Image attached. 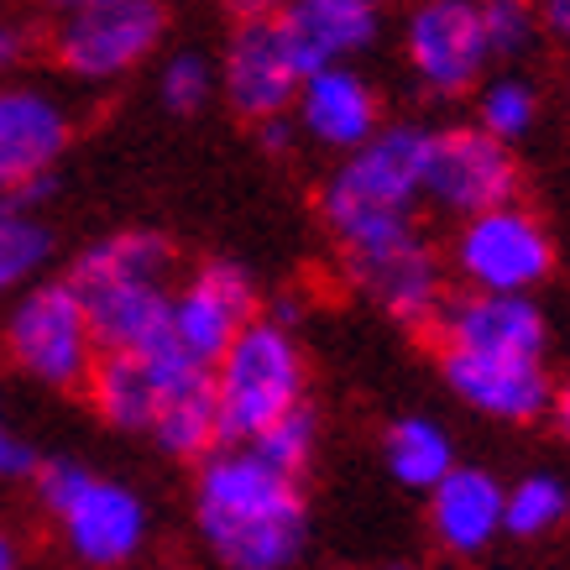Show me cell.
<instances>
[{
	"instance_id": "603a6c76",
	"label": "cell",
	"mask_w": 570,
	"mask_h": 570,
	"mask_svg": "<svg viewBox=\"0 0 570 570\" xmlns=\"http://www.w3.org/2000/svg\"><path fill=\"white\" fill-rule=\"evenodd\" d=\"M48 257H52L48 225H37L32 209L21 205L17 194H0V294L27 288Z\"/></svg>"
},
{
	"instance_id": "e0dca14e",
	"label": "cell",
	"mask_w": 570,
	"mask_h": 570,
	"mask_svg": "<svg viewBox=\"0 0 570 570\" xmlns=\"http://www.w3.org/2000/svg\"><path fill=\"white\" fill-rule=\"evenodd\" d=\"M184 372H194L189 356H178L168 341H157V346H131V351H105L95 356L89 366V403H95V414L110 424V430H141L153 424L157 403L168 397Z\"/></svg>"
},
{
	"instance_id": "d6986e66",
	"label": "cell",
	"mask_w": 570,
	"mask_h": 570,
	"mask_svg": "<svg viewBox=\"0 0 570 570\" xmlns=\"http://www.w3.org/2000/svg\"><path fill=\"white\" fill-rule=\"evenodd\" d=\"M502 492L508 487L482 466H450L430 487V523L434 539L450 554H482L502 534Z\"/></svg>"
},
{
	"instance_id": "83f0119b",
	"label": "cell",
	"mask_w": 570,
	"mask_h": 570,
	"mask_svg": "<svg viewBox=\"0 0 570 570\" xmlns=\"http://www.w3.org/2000/svg\"><path fill=\"white\" fill-rule=\"evenodd\" d=\"M209 89H215V69H209L199 52H174L163 73H157V95L163 105L174 110V116H194V110H205Z\"/></svg>"
},
{
	"instance_id": "ac0fdd59",
	"label": "cell",
	"mask_w": 570,
	"mask_h": 570,
	"mask_svg": "<svg viewBox=\"0 0 570 570\" xmlns=\"http://www.w3.org/2000/svg\"><path fill=\"white\" fill-rule=\"evenodd\" d=\"M294 116V126H304L309 141H320L330 153H351L382 126V105L377 89L366 85L346 58H335V63H320L298 79Z\"/></svg>"
},
{
	"instance_id": "5bb4252c",
	"label": "cell",
	"mask_w": 570,
	"mask_h": 570,
	"mask_svg": "<svg viewBox=\"0 0 570 570\" xmlns=\"http://www.w3.org/2000/svg\"><path fill=\"white\" fill-rule=\"evenodd\" d=\"M252 314H257V283L236 262H209L194 277H184L178 294L168 298V335L163 341L178 356H189L194 366H215Z\"/></svg>"
},
{
	"instance_id": "d4e9b609",
	"label": "cell",
	"mask_w": 570,
	"mask_h": 570,
	"mask_svg": "<svg viewBox=\"0 0 570 570\" xmlns=\"http://www.w3.org/2000/svg\"><path fill=\"white\" fill-rule=\"evenodd\" d=\"M539 121V89L523 73H492L476 85V126L498 141L529 137Z\"/></svg>"
},
{
	"instance_id": "8992f818",
	"label": "cell",
	"mask_w": 570,
	"mask_h": 570,
	"mask_svg": "<svg viewBox=\"0 0 570 570\" xmlns=\"http://www.w3.org/2000/svg\"><path fill=\"white\" fill-rule=\"evenodd\" d=\"M6 356L27 377L48 387H85L89 366L100 356V341L85 320V304L69 288V277L37 283L6 314Z\"/></svg>"
},
{
	"instance_id": "ffe728a7",
	"label": "cell",
	"mask_w": 570,
	"mask_h": 570,
	"mask_svg": "<svg viewBox=\"0 0 570 570\" xmlns=\"http://www.w3.org/2000/svg\"><path fill=\"white\" fill-rule=\"evenodd\" d=\"M382 11L387 0H283V27L294 37L304 69L335 63V58H356L372 48L382 32Z\"/></svg>"
},
{
	"instance_id": "f546056e",
	"label": "cell",
	"mask_w": 570,
	"mask_h": 570,
	"mask_svg": "<svg viewBox=\"0 0 570 570\" xmlns=\"http://www.w3.org/2000/svg\"><path fill=\"white\" fill-rule=\"evenodd\" d=\"M37 466H42V455H37L27 440L0 430V482H6V476H32Z\"/></svg>"
},
{
	"instance_id": "7c38bea8",
	"label": "cell",
	"mask_w": 570,
	"mask_h": 570,
	"mask_svg": "<svg viewBox=\"0 0 570 570\" xmlns=\"http://www.w3.org/2000/svg\"><path fill=\"white\" fill-rule=\"evenodd\" d=\"M346 273L387 320H397L409 330H430L434 314L445 309L450 298L445 262H440V252L430 246V236L419 225L409 236H397V242L346 257Z\"/></svg>"
},
{
	"instance_id": "2e32d148",
	"label": "cell",
	"mask_w": 570,
	"mask_h": 570,
	"mask_svg": "<svg viewBox=\"0 0 570 570\" xmlns=\"http://www.w3.org/2000/svg\"><path fill=\"white\" fill-rule=\"evenodd\" d=\"M440 372H445L450 393L466 409L502 424H534L550 414V366L544 356H498V351H440Z\"/></svg>"
},
{
	"instance_id": "4fadbf2b",
	"label": "cell",
	"mask_w": 570,
	"mask_h": 570,
	"mask_svg": "<svg viewBox=\"0 0 570 570\" xmlns=\"http://www.w3.org/2000/svg\"><path fill=\"white\" fill-rule=\"evenodd\" d=\"M304 73L309 69H304L283 17L236 21V32L225 42V63H220V89L236 116H246V121L288 116Z\"/></svg>"
},
{
	"instance_id": "f1b7e54d",
	"label": "cell",
	"mask_w": 570,
	"mask_h": 570,
	"mask_svg": "<svg viewBox=\"0 0 570 570\" xmlns=\"http://www.w3.org/2000/svg\"><path fill=\"white\" fill-rule=\"evenodd\" d=\"M32 58V32L17 17H0V73H17Z\"/></svg>"
},
{
	"instance_id": "1f68e13d",
	"label": "cell",
	"mask_w": 570,
	"mask_h": 570,
	"mask_svg": "<svg viewBox=\"0 0 570 570\" xmlns=\"http://www.w3.org/2000/svg\"><path fill=\"white\" fill-rule=\"evenodd\" d=\"M539 21H544V32L570 48V0H539Z\"/></svg>"
},
{
	"instance_id": "d590c367",
	"label": "cell",
	"mask_w": 570,
	"mask_h": 570,
	"mask_svg": "<svg viewBox=\"0 0 570 570\" xmlns=\"http://www.w3.org/2000/svg\"><path fill=\"white\" fill-rule=\"evenodd\" d=\"M0 570H17V544H11L6 529H0Z\"/></svg>"
},
{
	"instance_id": "d6a6232c",
	"label": "cell",
	"mask_w": 570,
	"mask_h": 570,
	"mask_svg": "<svg viewBox=\"0 0 570 570\" xmlns=\"http://www.w3.org/2000/svg\"><path fill=\"white\" fill-rule=\"evenodd\" d=\"M225 11L236 21H262V17H277L283 0H225Z\"/></svg>"
},
{
	"instance_id": "8fae6325",
	"label": "cell",
	"mask_w": 570,
	"mask_h": 570,
	"mask_svg": "<svg viewBox=\"0 0 570 570\" xmlns=\"http://www.w3.org/2000/svg\"><path fill=\"white\" fill-rule=\"evenodd\" d=\"M73 121L63 100L37 85H0V194L37 205L52 189V168L69 153Z\"/></svg>"
},
{
	"instance_id": "3957f363",
	"label": "cell",
	"mask_w": 570,
	"mask_h": 570,
	"mask_svg": "<svg viewBox=\"0 0 570 570\" xmlns=\"http://www.w3.org/2000/svg\"><path fill=\"white\" fill-rule=\"evenodd\" d=\"M168 273L174 242L157 230H116L73 257L69 288L85 304L100 351L157 346L168 335Z\"/></svg>"
},
{
	"instance_id": "4316f807",
	"label": "cell",
	"mask_w": 570,
	"mask_h": 570,
	"mask_svg": "<svg viewBox=\"0 0 570 570\" xmlns=\"http://www.w3.org/2000/svg\"><path fill=\"white\" fill-rule=\"evenodd\" d=\"M476 17H482L487 48H492V63H508V58H523L544 37V21H539V0H476Z\"/></svg>"
},
{
	"instance_id": "44dd1931",
	"label": "cell",
	"mask_w": 570,
	"mask_h": 570,
	"mask_svg": "<svg viewBox=\"0 0 570 570\" xmlns=\"http://www.w3.org/2000/svg\"><path fill=\"white\" fill-rule=\"evenodd\" d=\"M157 445L168 455H209L220 445V409H215V382L209 366H194L168 387V397L157 403L153 424H147Z\"/></svg>"
},
{
	"instance_id": "277c9868",
	"label": "cell",
	"mask_w": 570,
	"mask_h": 570,
	"mask_svg": "<svg viewBox=\"0 0 570 570\" xmlns=\"http://www.w3.org/2000/svg\"><path fill=\"white\" fill-rule=\"evenodd\" d=\"M215 409H220V445H246L277 414L304 403V356L283 320H246L242 335L209 366Z\"/></svg>"
},
{
	"instance_id": "5b68a950",
	"label": "cell",
	"mask_w": 570,
	"mask_h": 570,
	"mask_svg": "<svg viewBox=\"0 0 570 570\" xmlns=\"http://www.w3.org/2000/svg\"><path fill=\"white\" fill-rule=\"evenodd\" d=\"M37 498L48 508L79 566L116 570L147 539V502L121 482H105L79 461H42L32 471Z\"/></svg>"
},
{
	"instance_id": "52a82bcc",
	"label": "cell",
	"mask_w": 570,
	"mask_h": 570,
	"mask_svg": "<svg viewBox=\"0 0 570 570\" xmlns=\"http://www.w3.org/2000/svg\"><path fill=\"white\" fill-rule=\"evenodd\" d=\"M168 32L163 0H100L73 17H58L52 58L79 85H110L141 69Z\"/></svg>"
},
{
	"instance_id": "6da1fadb",
	"label": "cell",
	"mask_w": 570,
	"mask_h": 570,
	"mask_svg": "<svg viewBox=\"0 0 570 570\" xmlns=\"http://www.w3.org/2000/svg\"><path fill=\"white\" fill-rule=\"evenodd\" d=\"M194 519L225 570H288L309 544V508L298 476L267 466L246 445L205 455Z\"/></svg>"
},
{
	"instance_id": "ba28073f",
	"label": "cell",
	"mask_w": 570,
	"mask_h": 570,
	"mask_svg": "<svg viewBox=\"0 0 570 570\" xmlns=\"http://www.w3.org/2000/svg\"><path fill=\"white\" fill-rule=\"evenodd\" d=\"M450 267L461 273L466 288L487 294H534L539 283L554 273V242L539 225V215L508 199L482 215H466L450 246Z\"/></svg>"
},
{
	"instance_id": "836d02e7",
	"label": "cell",
	"mask_w": 570,
	"mask_h": 570,
	"mask_svg": "<svg viewBox=\"0 0 570 570\" xmlns=\"http://www.w3.org/2000/svg\"><path fill=\"white\" fill-rule=\"evenodd\" d=\"M550 409H554V424H560V434L570 440V382H566V387H554Z\"/></svg>"
},
{
	"instance_id": "cb8c5ba5",
	"label": "cell",
	"mask_w": 570,
	"mask_h": 570,
	"mask_svg": "<svg viewBox=\"0 0 570 570\" xmlns=\"http://www.w3.org/2000/svg\"><path fill=\"white\" fill-rule=\"evenodd\" d=\"M566 519H570V487L560 476H523L519 487L502 492V534L544 539Z\"/></svg>"
},
{
	"instance_id": "9a60e30c",
	"label": "cell",
	"mask_w": 570,
	"mask_h": 570,
	"mask_svg": "<svg viewBox=\"0 0 570 570\" xmlns=\"http://www.w3.org/2000/svg\"><path fill=\"white\" fill-rule=\"evenodd\" d=\"M430 335L440 351H498V356H550V320L534 294H450Z\"/></svg>"
},
{
	"instance_id": "30bf717a",
	"label": "cell",
	"mask_w": 570,
	"mask_h": 570,
	"mask_svg": "<svg viewBox=\"0 0 570 570\" xmlns=\"http://www.w3.org/2000/svg\"><path fill=\"white\" fill-rule=\"evenodd\" d=\"M424 199H430L434 209L455 215V220L519 199L513 141H498L492 131H482V126H445V131H430Z\"/></svg>"
},
{
	"instance_id": "484cf974",
	"label": "cell",
	"mask_w": 570,
	"mask_h": 570,
	"mask_svg": "<svg viewBox=\"0 0 570 570\" xmlns=\"http://www.w3.org/2000/svg\"><path fill=\"white\" fill-rule=\"evenodd\" d=\"M314 440H320V424H314V414L304 403H294L288 414H277L267 430L252 434L246 450L262 455L267 466L288 471V476H304V466H309V455H314Z\"/></svg>"
},
{
	"instance_id": "9c48e42d",
	"label": "cell",
	"mask_w": 570,
	"mask_h": 570,
	"mask_svg": "<svg viewBox=\"0 0 570 570\" xmlns=\"http://www.w3.org/2000/svg\"><path fill=\"white\" fill-rule=\"evenodd\" d=\"M403 58L434 100L471 95L492 69L476 0H414L403 21Z\"/></svg>"
},
{
	"instance_id": "7402d4cb",
	"label": "cell",
	"mask_w": 570,
	"mask_h": 570,
	"mask_svg": "<svg viewBox=\"0 0 570 570\" xmlns=\"http://www.w3.org/2000/svg\"><path fill=\"white\" fill-rule=\"evenodd\" d=\"M382 455H387V471H393L403 487H414V492H430V487L455 466L450 434L424 414L397 419L393 430H387V440H382Z\"/></svg>"
},
{
	"instance_id": "7a4b0ae2",
	"label": "cell",
	"mask_w": 570,
	"mask_h": 570,
	"mask_svg": "<svg viewBox=\"0 0 570 570\" xmlns=\"http://www.w3.org/2000/svg\"><path fill=\"white\" fill-rule=\"evenodd\" d=\"M424 157H430V131L424 126H377L362 147L341 157V168L325 178L320 215L341 257L387 246L414 230V205L424 199Z\"/></svg>"
},
{
	"instance_id": "e575fe53",
	"label": "cell",
	"mask_w": 570,
	"mask_h": 570,
	"mask_svg": "<svg viewBox=\"0 0 570 570\" xmlns=\"http://www.w3.org/2000/svg\"><path fill=\"white\" fill-rule=\"evenodd\" d=\"M32 6H42L48 17H73V11H85V6H100V0H32Z\"/></svg>"
},
{
	"instance_id": "4dcf8cb0",
	"label": "cell",
	"mask_w": 570,
	"mask_h": 570,
	"mask_svg": "<svg viewBox=\"0 0 570 570\" xmlns=\"http://www.w3.org/2000/svg\"><path fill=\"white\" fill-rule=\"evenodd\" d=\"M257 137L267 153H288L294 147V121L288 116H267V121H257Z\"/></svg>"
}]
</instances>
